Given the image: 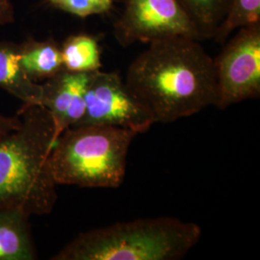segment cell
Instances as JSON below:
<instances>
[{"label": "cell", "mask_w": 260, "mask_h": 260, "mask_svg": "<svg viewBox=\"0 0 260 260\" xmlns=\"http://www.w3.org/2000/svg\"><path fill=\"white\" fill-rule=\"evenodd\" d=\"M130 64L124 82L155 122H173L216 104L214 59L192 38L151 42Z\"/></svg>", "instance_id": "cell-1"}, {"label": "cell", "mask_w": 260, "mask_h": 260, "mask_svg": "<svg viewBox=\"0 0 260 260\" xmlns=\"http://www.w3.org/2000/svg\"><path fill=\"white\" fill-rule=\"evenodd\" d=\"M20 124L0 139V208L46 215L57 201L49 155L55 125L43 105H22Z\"/></svg>", "instance_id": "cell-2"}, {"label": "cell", "mask_w": 260, "mask_h": 260, "mask_svg": "<svg viewBox=\"0 0 260 260\" xmlns=\"http://www.w3.org/2000/svg\"><path fill=\"white\" fill-rule=\"evenodd\" d=\"M202 234L199 224L173 217L137 219L80 233L51 259H181Z\"/></svg>", "instance_id": "cell-3"}, {"label": "cell", "mask_w": 260, "mask_h": 260, "mask_svg": "<svg viewBox=\"0 0 260 260\" xmlns=\"http://www.w3.org/2000/svg\"><path fill=\"white\" fill-rule=\"evenodd\" d=\"M138 134L106 124L74 125L56 139L49 165L56 184L118 188L126 171L130 145Z\"/></svg>", "instance_id": "cell-4"}, {"label": "cell", "mask_w": 260, "mask_h": 260, "mask_svg": "<svg viewBox=\"0 0 260 260\" xmlns=\"http://www.w3.org/2000/svg\"><path fill=\"white\" fill-rule=\"evenodd\" d=\"M225 43L214 59L219 109L260 95V23L238 29Z\"/></svg>", "instance_id": "cell-5"}, {"label": "cell", "mask_w": 260, "mask_h": 260, "mask_svg": "<svg viewBox=\"0 0 260 260\" xmlns=\"http://www.w3.org/2000/svg\"><path fill=\"white\" fill-rule=\"evenodd\" d=\"M121 1L122 11L114 24V35L121 47L176 36L204 41L178 0Z\"/></svg>", "instance_id": "cell-6"}, {"label": "cell", "mask_w": 260, "mask_h": 260, "mask_svg": "<svg viewBox=\"0 0 260 260\" xmlns=\"http://www.w3.org/2000/svg\"><path fill=\"white\" fill-rule=\"evenodd\" d=\"M154 123L150 114L116 72L93 73L85 93L83 117L75 125L106 124L145 133Z\"/></svg>", "instance_id": "cell-7"}, {"label": "cell", "mask_w": 260, "mask_h": 260, "mask_svg": "<svg viewBox=\"0 0 260 260\" xmlns=\"http://www.w3.org/2000/svg\"><path fill=\"white\" fill-rule=\"evenodd\" d=\"M94 73V72H93ZM93 73H72L63 69L43 84L42 103L52 116L55 141L83 117L85 93Z\"/></svg>", "instance_id": "cell-8"}, {"label": "cell", "mask_w": 260, "mask_h": 260, "mask_svg": "<svg viewBox=\"0 0 260 260\" xmlns=\"http://www.w3.org/2000/svg\"><path fill=\"white\" fill-rule=\"evenodd\" d=\"M29 218L16 208H0V260L37 258Z\"/></svg>", "instance_id": "cell-9"}, {"label": "cell", "mask_w": 260, "mask_h": 260, "mask_svg": "<svg viewBox=\"0 0 260 260\" xmlns=\"http://www.w3.org/2000/svg\"><path fill=\"white\" fill-rule=\"evenodd\" d=\"M0 87L23 103L41 105L43 86L31 80L19 62V45L0 42Z\"/></svg>", "instance_id": "cell-10"}, {"label": "cell", "mask_w": 260, "mask_h": 260, "mask_svg": "<svg viewBox=\"0 0 260 260\" xmlns=\"http://www.w3.org/2000/svg\"><path fill=\"white\" fill-rule=\"evenodd\" d=\"M19 62L24 73L35 82L47 80L64 69L61 47L53 39H29L19 45Z\"/></svg>", "instance_id": "cell-11"}, {"label": "cell", "mask_w": 260, "mask_h": 260, "mask_svg": "<svg viewBox=\"0 0 260 260\" xmlns=\"http://www.w3.org/2000/svg\"><path fill=\"white\" fill-rule=\"evenodd\" d=\"M60 47L66 71L90 74L102 69L100 45L92 35L82 33L70 36Z\"/></svg>", "instance_id": "cell-12"}, {"label": "cell", "mask_w": 260, "mask_h": 260, "mask_svg": "<svg viewBox=\"0 0 260 260\" xmlns=\"http://www.w3.org/2000/svg\"><path fill=\"white\" fill-rule=\"evenodd\" d=\"M257 23H260V0H231L212 39L224 44L235 30Z\"/></svg>", "instance_id": "cell-13"}, {"label": "cell", "mask_w": 260, "mask_h": 260, "mask_svg": "<svg viewBox=\"0 0 260 260\" xmlns=\"http://www.w3.org/2000/svg\"><path fill=\"white\" fill-rule=\"evenodd\" d=\"M193 19L204 40L212 39L231 0H178Z\"/></svg>", "instance_id": "cell-14"}, {"label": "cell", "mask_w": 260, "mask_h": 260, "mask_svg": "<svg viewBox=\"0 0 260 260\" xmlns=\"http://www.w3.org/2000/svg\"><path fill=\"white\" fill-rule=\"evenodd\" d=\"M47 2L55 9L82 19L107 14L114 5V0H47Z\"/></svg>", "instance_id": "cell-15"}, {"label": "cell", "mask_w": 260, "mask_h": 260, "mask_svg": "<svg viewBox=\"0 0 260 260\" xmlns=\"http://www.w3.org/2000/svg\"><path fill=\"white\" fill-rule=\"evenodd\" d=\"M15 7L11 0H0V26L15 21Z\"/></svg>", "instance_id": "cell-16"}, {"label": "cell", "mask_w": 260, "mask_h": 260, "mask_svg": "<svg viewBox=\"0 0 260 260\" xmlns=\"http://www.w3.org/2000/svg\"><path fill=\"white\" fill-rule=\"evenodd\" d=\"M20 124L19 117H6L0 115V139L8 135L13 130L17 129Z\"/></svg>", "instance_id": "cell-17"}]
</instances>
